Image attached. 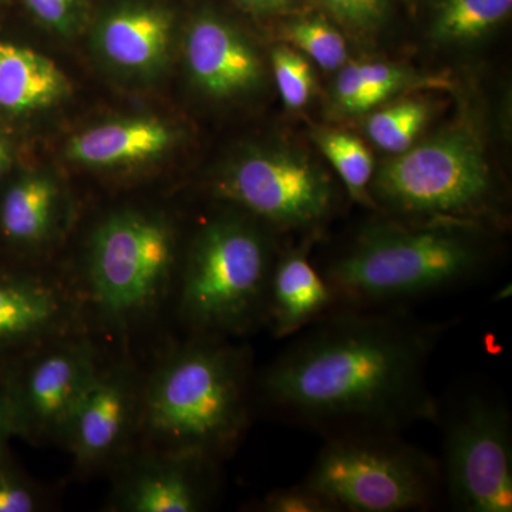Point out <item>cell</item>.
<instances>
[{
	"label": "cell",
	"mask_w": 512,
	"mask_h": 512,
	"mask_svg": "<svg viewBox=\"0 0 512 512\" xmlns=\"http://www.w3.org/2000/svg\"><path fill=\"white\" fill-rule=\"evenodd\" d=\"M448 322L402 308L336 309L298 333L258 380L289 423L329 437L400 433L439 417L427 372Z\"/></svg>",
	"instance_id": "1"
},
{
	"label": "cell",
	"mask_w": 512,
	"mask_h": 512,
	"mask_svg": "<svg viewBox=\"0 0 512 512\" xmlns=\"http://www.w3.org/2000/svg\"><path fill=\"white\" fill-rule=\"evenodd\" d=\"M495 231L451 221L382 217L320 269L336 309H393L471 284L494 262Z\"/></svg>",
	"instance_id": "2"
},
{
	"label": "cell",
	"mask_w": 512,
	"mask_h": 512,
	"mask_svg": "<svg viewBox=\"0 0 512 512\" xmlns=\"http://www.w3.org/2000/svg\"><path fill=\"white\" fill-rule=\"evenodd\" d=\"M375 211L413 221H451L497 231L507 221L505 192L483 130L468 114L376 165Z\"/></svg>",
	"instance_id": "3"
},
{
	"label": "cell",
	"mask_w": 512,
	"mask_h": 512,
	"mask_svg": "<svg viewBox=\"0 0 512 512\" xmlns=\"http://www.w3.org/2000/svg\"><path fill=\"white\" fill-rule=\"evenodd\" d=\"M248 382L245 350L194 343L168 360L148 389V430L178 457L220 456L247 427Z\"/></svg>",
	"instance_id": "4"
},
{
	"label": "cell",
	"mask_w": 512,
	"mask_h": 512,
	"mask_svg": "<svg viewBox=\"0 0 512 512\" xmlns=\"http://www.w3.org/2000/svg\"><path fill=\"white\" fill-rule=\"evenodd\" d=\"M272 232L241 211L214 218L198 232L181 288V311L195 329L242 332L266 320L279 255Z\"/></svg>",
	"instance_id": "5"
},
{
	"label": "cell",
	"mask_w": 512,
	"mask_h": 512,
	"mask_svg": "<svg viewBox=\"0 0 512 512\" xmlns=\"http://www.w3.org/2000/svg\"><path fill=\"white\" fill-rule=\"evenodd\" d=\"M303 481L339 512L426 511L444 490L439 461L400 433L329 437Z\"/></svg>",
	"instance_id": "6"
},
{
	"label": "cell",
	"mask_w": 512,
	"mask_h": 512,
	"mask_svg": "<svg viewBox=\"0 0 512 512\" xmlns=\"http://www.w3.org/2000/svg\"><path fill=\"white\" fill-rule=\"evenodd\" d=\"M220 200L274 232L315 235L339 211V185L328 168L291 140L239 150L214 183Z\"/></svg>",
	"instance_id": "7"
},
{
	"label": "cell",
	"mask_w": 512,
	"mask_h": 512,
	"mask_svg": "<svg viewBox=\"0 0 512 512\" xmlns=\"http://www.w3.org/2000/svg\"><path fill=\"white\" fill-rule=\"evenodd\" d=\"M443 488L457 511H512V419L507 403L484 390L439 409Z\"/></svg>",
	"instance_id": "8"
},
{
	"label": "cell",
	"mask_w": 512,
	"mask_h": 512,
	"mask_svg": "<svg viewBox=\"0 0 512 512\" xmlns=\"http://www.w3.org/2000/svg\"><path fill=\"white\" fill-rule=\"evenodd\" d=\"M174 258L173 231L163 220L137 211L111 215L90 244L94 299L113 318L143 311L163 291Z\"/></svg>",
	"instance_id": "9"
},
{
	"label": "cell",
	"mask_w": 512,
	"mask_h": 512,
	"mask_svg": "<svg viewBox=\"0 0 512 512\" xmlns=\"http://www.w3.org/2000/svg\"><path fill=\"white\" fill-rule=\"evenodd\" d=\"M184 62L192 86L205 99L234 103L265 89L269 62L237 23L214 9H202L185 29Z\"/></svg>",
	"instance_id": "10"
},
{
	"label": "cell",
	"mask_w": 512,
	"mask_h": 512,
	"mask_svg": "<svg viewBox=\"0 0 512 512\" xmlns=\"http://www.w3.org/2000/svg\"><path fill=\"white\" fill-rule=\"evenodd\" d=\"M177 16L157 0H124L97 20L94 47L113 69L128 76L150 77L170 59Z\"/></svg>",
	"instance_id": "11"
},
{
	"label": "cell",
	"mask_w": 512,
	"mask_h": 512,
	"mask_svg": "<svg viewBox=\"0 0 512 512\" xmlns=\"http://www.w3.org/2000/svg\"><path fill=\"white\" fill-rule=\"evenodd\" d=\"M441 74L407 64L376 59H350L335 73L328 92V113L335 120L359 119L369 111L407 96L453 89Z\"/></svg>",
	"instance_id": "12"
},
{
	"label": "cell",
	"mask_w": 512,
	"mask_h": 512,
	"mask_svg": "<svg viewBox=\"0 0 512 512\" xmlns=\"http://www.w3.org/2000/svg\"><path fill=\"white\" fill-rule=\"evenodd\" d=\"M92 350L70 345L40 357L23 389V410L37 433H64L87 387L96 377Z\"/></svg>",
	"instance_id": "13"
},
{
	"label": "cell",
	"mask_w": 512,
	"mask_h": 512,
	"mask_svg": "<svg viewBox=\"0 0 512 512\" xmlns=\"http://www.w3.org/2000/svg\"><path fill=\"white\" fill-rule=\"evenodd\" d=\"M315 237L279 252L269 281L266 322L276 338L298 335L313 322L336 311V298L309 254Z\"/></svg>",
	"instance_id": "14"
},
{
	"label": "cell",
	"mask_w": 512,
	"mask_h": 512,
	"mask_svg": "<svg viewBox=\"0 0 512 512\" xmlns=\"http://www.w3.org/2000/svg\"><path fill=\"white\" fill-rule=\"evenodd\" d=\"M177 140L174 127L154 117L109 121L70 138L66 156L92 168L148 163L167 153Z\"/></svg>",
	"instance_id": "15"
},
{
	"label": "cell",
	"mask_w": 512,
	"mask_h": 512,
	"mask_svg": "<svg viewBox=\"0 0 512 512\" xmlns=\"http://www.w3.org/2000/svg\"><path fill=\"white\" fill-rule=\"evenodd\" d=\"M69 89V80L49 57L0 40V110H46L62 101Z\"/></svg>",
	"instance_id": "16"
},
{
	"label": "cell",
	"mask_w": 512,
	"mask_h": 512,
	"mask_svg": "<svg viewBox=\"0 0 512 512\" xmlns=\"http://www.w3.org/2000/svg\"><path fill=\"white\" fill-rule=\"evenodd\" d=\"M128 413L126 387L117 377H94L67 424V437L77 457L94 461L120 440Z\"/></svg>",
	"instance_id": "17"
},
{
	"label": "cell",
	"mask_w": 512,
	"mask_h": 512,
	"mask_svg": "<svg viewBox=\"0 0 512 512\" xmlns=\"http://www.w3.org/2000/svg\"><path fill=\"white\" fill-rule=\"evenodd\" d=\"M511 13L512 0H426L424 36L437 50L473 49L497 35Z\"/></svg>",
	"instance_id": "18"
},
{
	"label": "cell",
	"mask_w": 512,
	"mask_h": 512,
	"mask_svg": "<svg viewBox=\"0 0 512 512\" xmlns=\"http://www.w3.org/2000/svg\"><path fill=\"white\" fill-rule=\"evenodd\" d=\"M212 458L183 456L175 466L147 471L127 494V508L136 512L200 511L207 500L205 466Z\"/></svg>",
	"instance_id": "19"
},
{
	"label": "cell",
	"mask_w": 512,
	"mask_h": 512,
	"mask_svg": "<svg viewBox=\"0 0 512 512\" xmlns=\"http://www.w3.org/2000/svg\"><path fill=\"white\" fill-rule=\"evenodd\" d=\"M434 116V101L424 93L407 94L369 111L363 131L373 146L396 156L414 146Z\"/></svg>",
	"instance_id": "20"
},
{
	"label": "cell",
	"mask_w": 512,
	"mask_h": 512,
	"mask_svg": "<svg viewBox=\"0 0 512 512\" xmlns=\"http://www.w3.org/2000/svg\"><path fill=\"white\" fill-rule=\"evenodd\" d=\"M278 42L298 50L325 72L336 73L350 60L349 39L319 10L303 9L279 20Z\"/></svg>",
	"instance_id": "21"
},
{
	"label": "cell",
	"mask_w": 512,
	"mask_h": 512,
	"mask_svg": "<svg viewBox=\"0 0 512 512\" xmlns=\"http://www.w3.org/2000/svg\"><path fill=\"white\" fill-rule=\"evenodd\" d=\"M57 201L56 185L46 175H30L6 192L0 222L9 238L37 242L52 228Z\"/></svg>",
	"instance_id": "22"
},
{
	"label": "cell",
	"mask_w": 512,
	"mask_h": 512,
	"mask_svg": "<svg viewBox=\"0 0 512 512\" xmlns=\"http://www.w3.org/2000/svg\"><path fill=\"white\" fill-rule=\"evenodd\" d=\"M311 140L338 175L349 197L357 204L375 210L370 198V184L376 163L365 141L348 130L328 126L312 127Z\"/></svg>",
	"instance_id": "23"
},
{
	"label": "cell",
	"mask_w": 512,
	"mask_h": 512,
	"mask_svg": "<svg viewBox=\"0 0 512 512\" xmlns=\"http://www.w3.org/2000/svg\"><path fill=\"white\" fill-rule=\"evenodd\" d=\"M59 315V299L49 288L0 282V339L35 335Z\"/></svg>",
	"instance_id": "24"
},
{
	"label": "cell",
	"mask_w": 512,
	"mask_h": 512,
	"mask_svg": "<svg viewBox=\"0 0 512 512\" xmlns=\"http://www.w3.org/2000/svg\"><path fill=\"white\" fill-rule=\"evenodd\" d=\"M316 10L328 16L359 45H375L390 28L396 0H311Z\"/></svg>",
	"instance_id": "25"
},
{
	"label": "cell",
	"mask_w": 512,
	"mask_h": 512,
	"mask_svg": "<svg viewBox=\"0 0 512 512\" xmlns=\"http://www.w3.org/2000/svg\"><path fill=\"white\" fill-rule=\"evenodd\" d=\"M269 70L282 103L289 111L309 106L318 92V79L311 60L298 50L278 42L269 50Z\"/></svg>",
	"instance_id": "26"
},
{
	"label": "cell",
	"mask_w": 512,
	"mask_h": 512,
	"mask_svg": "<svg viewBox=\"0 0 512 512\" xmlns=\"http://www.w3.org/2000/svg\"><path fill=\"white\" fill-rule=\"evenodd\" d=\"M26 9L50 32L72 37L87 19V0H23Z\"/></svg>",
	"instance_id": "27"
},
{
	"label": "cell",
	"mask_w": 512,
	"mask_h": 512,
	"mask_svg": "<svg viewBox=\"0 0 512 512\" xmlns=\"http://www.w3.org/2000/svg\"><path fill=\"white\" fill-rule=\"evenodd\" d=\"M259 510L265 512H339L326 495L306 484L281 488L266 495Z\"/></svg>",
	"instance_id": "28"
},
{
	"label": "cell",
	"mask_w": 512,
	"mask_h": 512,
	"mask_svg": "<svg viewBox=\"0 0 512 512\" xmlns=\"http://www.w3.org/2000/svg\"><path fill=\"white\" fill-rule=\"evenodd\" d=\"M235 3L259 19L281 20L306 8L308 0H234Z\"/></svg>",
	"instance_id": "29"
},
{
	"label": "cell",
	"mask_w": 512,
	"mask_h": 512,
	"mask_svg": "<svg viewBox=\"0 0 512 512\" xmlns=\"http://www.w3.org/2000/svg\"><path fill=\"white\" fill-rule=\"evenodd\" d=\"M35 501L26 488L18 484L0 481V512H30Z\"/></svg>",
	"instance_id": "30"
},
{
	"label": "cell",
	"mask_w": 512,
	"mask_h": 512,
	"mask_svg": "<svg viewBox=\"0 0 512 512\" xmlns=\"http://www.w3.org/2000/svg\"><path fill=\"white\" fill-rule=\"evenodd\" d=\"M9 163L10 153L8 143H6L5 138L0 136V177L5 173L6 168L9 167Z\"/></svg>",
	"instance_id": "31"
},
{
	"label": "cell",
	"mask_w": 512,
	"mask_h": 512,
	"mask_svg": "<svg viewBox=\"0 0 512 512\" xmlns=\"http://www.w3.org/2000/svg\"><path fill=\"white\" fill-rule=\"evenodd\" d=\"M3 427H5V423H3V414L2 410H0V450H2Z\"/></svg>",
	"instance_id": "32"
},
{
	"label": "cell",
	"mask_w": 512,
	"mask_h": 512,
	"mask_svg": "<svg viewBox=\"0 0 512 512\" xmlns=\"http://www.w3.org/2000/svg\"><path fill=\"white\" fill-rule=\"evenodd\" d=\"M0 2H3V0H0Z\"/></svg>",
	"instance_id": "33"
}]
</instances>
